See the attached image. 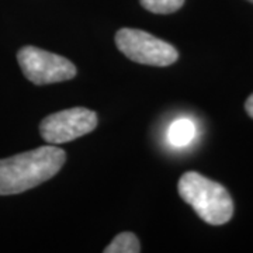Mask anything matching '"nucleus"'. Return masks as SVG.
Wrapping results in <instances>:
<instances>
[{"label":"nucleus","mask_w":253,"mask_h":253,"mask_svg":"<svg viewBox=\"0 0 253 253\" xmlns=\"http://www.w3.org/2000/svg\"><path fill=\"white\" fill-rule=\"evenodd\" d=\"M66 161L58 146H40L24 154L0 159V196L20 194L54 177Z\"/></svg>","instance_id":"nucleus-1"},{"label":"nucleus","mask_w":253,"mask_h":253,"mask_svg":"<svg viewBox=\"0 0 253 253\" xmlns=\"http://www.w3.org/2000/svg\"><path fill=\"white\" fill-rule=\"evenodd\" d=\"M179 194L204 222L224 225L234 215V201L228 190L197 172H186L179 180Z\"/></svg>","instance_id":"nucleus-2"},{"label":"nucleus","mask_w":253,"mask_h":253,"mask_svg":"<svg viewBox=\"0 0 253 253\" xmlns=\"http://www.w3.org/2000/svg\"><path fill=\"white\" fill-rule=\"evenodd\" d=\"M116 45L129 61L149 66H169L179 59L176 48L149 33L121 28L116 34Z\"/></svg>","instance_id":"nucleus-3"},{"label":"nucleus","mask_w":253,"mask_h":253,"mask_svg":"<svg viewBox=\"0 0 253 253\" xmlns=\"http://www.w3.org/2000/svg\"><path fill=\"white\" fill-rule=\"evenodd\" d=\"M21 71L34 84H51L71 81L76 76V66L61 55L27 45L17 54Z\"/></svg>","instance_id":"nucleus-4"},{"label":"nucleus","mask_w":253,"mask_h":253,"mask_svg":"<svg viewBox=\"0 0 253 253\" xmlns=\"http://www.w3.org/2000/svg\"><path fill=\"white\" fill-rule=\"evenodd\" d=\"M97 126L94 111L83 107L58 111L45 117L40 124V134L49 145L71 142L91 132Z\"/></svg>","instance_id":"nucleus-5"},{"label":"nucleus","mask_w":253,"mask_h":253,"mask_svg":"<svg viewBox=\"0 0 253 253\" xmlns=\"http://www.w3.org/2000/svg\"><path fill=\"white\" fill-rule=\"evenodd\" d=\"M194 136H196V126L189 118L176 120L168 131L169 142L176 148L187 146L194 139Z\"/></svg>","instance_id":"nucleus-6"},{"label":"nucleus","mask_w":253,"mask_h":253,"mask_svg":"<svg viewBox=\"0 0 253 253\" xmlns=\"http://www.w3.org/2000/svg\"><path fill=\"white\" fill-rule=\"evenodd\" d=\"M141 252L139 241L132 232H123L118 234L111 244L107 245L104 253H138Z\"/></svg>","instance_id":"nucleus-7"},{"label":"nucleus","mask_w":253,"mask_h":253,"mask_svg":"<svg viewBox=\"0 0 253 253\" xmlns=\"http://www.w3.org/2000/svg\"><path fill=\"white\" fill-rule=\"evenodd\" d=\"M142 7L155 14H170L184 4V0H139Z\"/></svg>","instance_id":"nucleus-8"},{"label":"nucleus","mask_w":253,"mask_h":253,"mask_svg":"<svg viewBox=\"0 0 253 253\" xmlns=\"http://www.w3.org/2000/svg\"><path fill=\"white\" fill-rule=\"evenodd\" d=\"M245 110H246V113L253 118V94H251L248 100L245 101Z\"/></svg>","instance_id":"nucleus-9"},{"label":"nucleus","mask_w":253,"mask_h":253,"mask_svg":"<svg viewBox=\"0 0 253 253\" xmlns=\"http://www.w3.org/2000/svg\"><path fill=\"white\" fill-rule=\"evenodd\" d=\"M248 1H251V3H253V0H248Z\"/></svg>","instance_id":"nucleus-10"}]
</instances>
